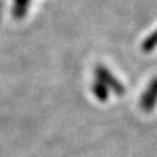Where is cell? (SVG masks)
<instances>
[{
  "mask_svg": "<svg viewBox=\"0 0 157 157\" xmlns=\"http://www.w3.org/2000/svg\"><path fill=\"white\" fill-rule=\"evenodd\" d=\"M156 46H157V29L143 42V46H141V48H143V51L149 52V51L153 50Z\"/></svg>",
  "mask_w": 157,
  "mask_h": 157,
  "instance_id": "2",
  "label": "cell"
},
{
  "mask_svg": "<svg viewBox=\"0 0 157 157\" xmlns=\"http://www.w3.org/2000/svg\"><path fill=\"white\" fill-rule=\"evenodd\" d=\"M156 102H157V77H155L149 82L148 88H147L145 92L143 93V96H141V101H140L141 109L144 111L153 110L156 106Z\"/></svg>",
  "mask_w": 157,
  "mask_h": 157,
  "instance_id": "1",
  "label": "cell"
}]
</instances>
